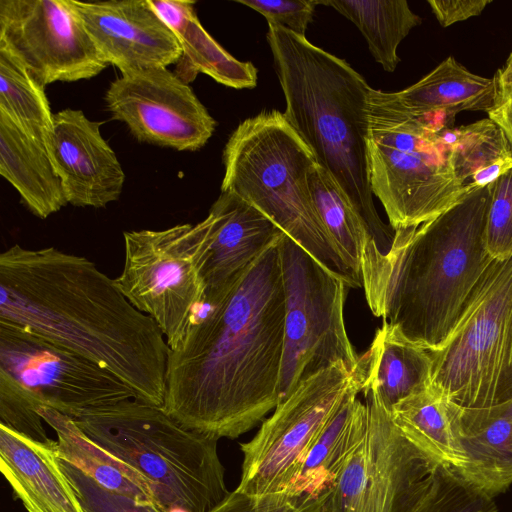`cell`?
I'll list each match as a JSON object with an SVG mask.
<instances>
[{
  "instance_id": "obj_13",
  "label": "cell",
  "mask_w": 512,
  "mask_h": 512,
  "mask_svg": "<svg viewBox=\"0 0 512 512\" xmlns=\"http://www.w3.org/2000/svg\"><path fill=\"white\" fill-rule=\"evenodd\" d=\"M0 370L40 401L73 419L136 398L124 381L100 364L17 326L0 322Z\"/></svg>"
},
{
  "instance_id": "obj_23",
  "label": "cell",
  "mask_w": 512,
  "mask_h": 512,
  "mask_svg": "<svg viewBox=\"0 0 512 512\" xmlns=\"http://www.w3.org/2000/svg\"><path fill=\"white\" fill-rule=\"evenodd\" d=\"M364 359L363 394L373 393L391 411L401 400L432 383L430 351L383 321Z\"/></svg>"
},
{
  "instance_id": "obj_18",
  "label": "cell",
  "mask_w": 512,
  "mask_h": 512,
  "mask_svg": "<svg viewBox=\"0 0 512 512\" xmlns=\"http://www.w3.org/2000/svg\"><path fill=\"white\" fill-rule=\"evenodd\" d=\"M210 243L202 269L203 307L218 304L246 269L283 232L262 212L231 192L211 206Z\"/></svg>"
},
{
  "instance_id": "obj_10",
  "label": "cell",
  "mask_w": 512,
  "mask_h": 512,
  "mask_svg": "<svg viewBox=\"0 0 512 512\" xmlns=\"http://www.w3.org/2000/svg\"><path fill=\"white\" fill-rule=\"evenodd\" d=\"M285 290V339L279 402L302 382L337 363L363 366L344 322L346 283L284 233L279 239Z\"/></svg>"
},
{
  "instance_id": "obj_14",
  "label": "cell",
  "mask_w": 512,
  "mask_h": 512,
  "mask_svg": "<svg viewBox=\"0 0 512 512\" xmlns=\"http://www.w3.org/2000/svg\"><path fill=\"white\" fill-rule=\"evenodd\" d=\"M0 50L44 87L108 66L69 0H0Z\"/></svg>"
},
{
  "instance_id": "obj_3",
  "label": "cell",
  "mask_w": 512,
  "mask_h": 512,
  "mask_svg": "<svg viewBox=\"0 0 512 512\" xmlns=\"http://www.w3.org/2000/svg\"><path fill=\"white\" fill-rule=\"evenodd\" d=\"M492 184L419 226L394 231L387 253L370 243L360 267L372 313L409 341L439 348L494 260L484 232Z\"/></svg>"
},
{
  "instance_id": "obj_30",
  "label": "cell",
  "mask_w": 512,
  "mask_h": 512,
  "mask_svg": "<svg viewBox=\"0 0 512 512\" xmlns=\"http://www.w3.org/2000/svg\"><path fill=\"white\" fill-rule=\"evenodd\" d=\"M181 48L182 56L176 73L185 82L204 73L231 88H254L257 69L250 62H241L225 51L203 28L195 10L185 15L172 28Z\"/></svg>"
},
{
  "instance_id": "obj_11",
  "label": "cell",
  "mask_w": 512,
  "mask_h": 512,
  "mask_svg": "<svg viewBox=\"0 0 512 512\" xmlns=\"http://www.w3.org/2000/svg\"><path fill=\"white\" fill-rule=\"evenodd\" d=\"M364 361L351 372L337 363L302 382L280 401L255 436L240 443V483L248 495L283 492L296 476L307 452L348 392L362 385Z\"/></svg>"
},
{
  "instance_id": "obj_33",
  "label": "cell",
  "mask_w": 512,
  "mask_h": 512,
  "mask_svg": "<svg viewBox=\"0 0 512 512\" xmlns=\"http://www.w3.org/2000/svg\"><path fill=\"white\" fill-rule=\"evenodd\" d=\"M39 406L42 404L30 390L0 370L1 424L34 441L46 443L51 439L37 412Z\"/></svg>"
},
{
  "instance_id": "obj_21",
  "label": "cell",
  "mask_w": 512,
  "mask_h": 512,
  "mask_svg": "<svg viewBox=\"0 0 512 512\" xmlns=\"http://www.w3.org/2000/svg\"><path fill=\"white\" fill-rule=\"evenodd\" d=\"M0 175L16 189L25 206L41 219L68 204L47 148L2 112Z\"/></svg>"
},
{
  "instance_id": "obj_29",
  "label": "cell",
  "mask_w": 512,
  "mask_h": 512,
  "mask_svg": "<svg viewBox=\"0 0 512 512\" xmlns=\"http://www.w3.org/2000/svg\"><path fill=\"white\" fill-rule=\"evenodd\" d=\"M308 182L312 199L329 236L344 262L361 280L364 251L373 242L366 222L324 168L315 164L309 171Z\"/></svg>"
},
{
  "instance_id": "obj_5",
  "label": "cell",
  "mask_w": 512,
  "mask_h": 512,
  "mask_svg": "<svg viewBox=\"0 0 512 512\" xmlns=\"http://www.w3.org/2000/svg\"><path fill=\"white\" fill-rule=\"evenodd\" d=\"M223 164L221 192L250 203L348 287H362L312 199L308 176L316 159L283 113L263 111L241 122L225 145Z\"/></svg>"
},
{
  "instance_id": "obj_8",
  "label": "cell",
  "mask_w": 512,
  "mask_h": 512,
  "mask_svg": "<svg viewBox=\"0 0 512 512\" xmlns=\"http://www.w3.org/2000/svg\"><path fill=\"white\" fill-rule=\"evenodd\" d=\"M432 357V383L463 409L512 400V257L494 259Z\"/></svg>"
},
{
  "instance_id": "obj_4",
  "label": "cell",
  "mask_w": 512,
  "mask_h": 512,
  "mask_svg": "<svg viewBox=\"0 0 512 512\" xmlns=\"http://www.w3.org/2000/svg\"><path fill=\"white\" fill-rule=\"evenodd\" d=\"M267 40L285 97L287 122L328 171L366 222L385 254L394 230L374 204L367 159V97L371 90L350 64L279 26Z\"/></svg>"
},
{
  "instance_id": "obj_26",
  "label": "cell",
  "mask_w": 512,
  "mask_h": 512,
  "mask_svg": "<svg viewBox=\"0 0 512 512\" xmlns=\"http://www.w3.org/2000/svg\"><path fill=\"white\" fill-rule=\"evenodd\" d=\"M460 412L461 407L431 383L398 402L390 414L394 424L413 443L461 473L465 461L456 434Z\"/></svg>"
},
{
  "instance_id": "obj_1",
  "label": "cell",
  "mask_w": 512,
  "mask_h": 512,
  "mask_svg": "<svg viewBox=\"0 0 512 512\" xmlns=\"http://www.w3.org/2000/svg\"><path fill=\"white\" fill-rule=\"evenodd\" d=\"M279 239L170 350L163 408L190 430L234 439L279 403L285 339Z\"/></svg>"
},
{
  "instance_id": "obj_31",
  "label": "cell",
  "mask_w": 512,
  "mask_h": 512,
  "mask_svg": "<svg viewBox=\"0 0 512 512\" xmlns=\"http://www.w3.org/2000/svg\"><path fill=\"white\" fill-rule=\"evenodd\" d=\"M44 88L26 68L0 50V112L48 150L54 114Z\"/></svg>"
},
{
  "instance_id": "obj_40",
  "label": "cell",
  "mask_w": 512,
  "mask_h": 512,
  "mask_svg": "<svg viewBox=\"0 0 512 512\" xmlns=\"http://www.w3.org/2000/svg\"><path fill=\"white\" fill-rule=\"evenodd\" d=\"M502 74L512 75V52L506 61L505 66L498 70Z\"/></svg>"
},
{
  "instance_id": "obj_32",
  "label": "cell",
  "mask_w": 512,
  "mask_h": 512,
  "mask_svg": "<svg viewBox=\"0 0 512 512\" xmlns=\"http://www.w3.org/2000/svg\"><path fill=\"white\" fill-rule=\"evenodd\" d=\"M414 512H497L494 497L452 467L439 463Z\"/></svg>"
},
{
  "instance_id": "obj_24",
  "label": "cell",
  "mask_w": 512,
  "mask_h": 512,
  "mask_svg": "<svg viewBox=\"0 0 512 512\" xmlns=\"http://www.w3.org/2000/svg\"><path fill=\"white\" fill-rule=\"evenodd\" d=\"M37 412L57 434L56 450L65 460L89 475L100 486L162 509L153 484L135 468L89 438L75 420L51 407Z\"/></svg>"
},
{
  "instance_id": "obj_19",
  "label": "cell",
  "mask_w": 512,
  "mask_h": 512,
  "mask_svg": "<svg viewBox=\"0 0 512 512\" xmlns=\"http://www.w3.org/2000/svg\"><path fill=\"white\" fill-rule=\"evenodd\" d=\"M0 470L28 512H85L56 441L37 442L0 423Z\"/></svg>"
},
{
  "instance_id": "obj_36",
  "label": "cell",
  "mask_w": 512,
  "mask_h": 512,
  "mask_svg": "<svg viewBox=\"0 0 512 512\" xmlns=\"http://www.w3.org/2000/svg\"><path fill=\"white\" fill-rule=\"evenodd\" d=\"M59 461L85 512H161L153 505L104 488L73 464Z\"/></svg>"
},
{
  "instance_id": "obj_16",
  "label": "cell",
  "mask_w": 512,
  "mask_h": 512,
  "mask_svg": "<svg viewBox=\"0 0 512 512\" xmlns=\"http://www.w3.org/2000/svg\"><path fill=\"white\" fill-rule=\"evenodd\" d=\"M107 64L121 73L177 63L182 48L148 0H69Z\"/></svg>"
},
{
  "instance_id": "obj_35",
  "label": "cell",
  "mask_w": 512,
  "mask_h": 512,
  "mask_svg": "<svg viewBox=\"0 0 512 512\" xmlns=\"http://www.w3.org/2000/svg\"><path fill=\"white\" fill-rule=\"evenodd\" d=\"M484 242L493 259L512 257V168L492 184Z\"/></svg>"
},
{
  "instance_id": "obj_20",
  "label": "cell",
  "mask_w": 512,
  "mask_h": 512,
  "mask_svg": "<svg viewBox=\"0 0 512 512\" xmlns=\"http://www.w3.org/2000/svg\"><path fill=\"white\" fill-rule=\"evenodd\" d=\"M464 457L460 473L490 496L512 485V400L486 409H463L456 429Z\"/></svg>"
},
{
  "instance_id": "obj_2",
  "label": "cell",
  "mask_w": 512,
  "mask_h": 512,
  "mask_svg": "<svg viewBox=\"0 0 512 512\" xmlns=\"http://www.w3.org/2000/svg\"><path fill=\"white\" fill-rule=\"evenodd\" d=\"M0 322L107 368L163 406L170 347L157 325L83 256L15 244L0 255Z\"/></svg>"
},
{
  "instance_id": "obj_12",
  "label": "cell",
  "mask_w": 512,
  "mask_h": 512,
  "mask_svg": "<svg viewBox=\"0 0 512 512\" xmlns=\"http://www.w3.org/2000/svg\"><path fill=\"white\" fill-rule=\"evenodd\" d=\"M364 396L367 430L331 487L328 512H414L440 462L400 431L375 394Z\"/></svg>"
},
{
  "instance_id": "obj_6",
  "label": "cell",
  "mask_w": 512,
  "mask_h": 512,
  "mask_svg": "<svg viewBox=\"0 0 512 512\" xmlns=\"http://www.w3.org/2000/svg\"><path fill=\"white\" fill-rule=\"evenodd\" d=\"M80 429L145 476L163 512H210L228 495L219 438L190 430L136 398L88 410Z\"/></svg>"
},
{
  "instance_id": "obj_27",
  "label": "cell",
  "mask_w": 512,
  "mask_h": 512,
  "mask_svg": "<svg viewBox=\"0 0 512 512\" xmlns=\"http://www.w3.org/2000/svg\"><path fill=\"white\" fill-rule=\"evenodd\" d=\"M317 3L332 7L354 23L376 62L387 72H393L400 61L399 44L422 22L405 0H317Z\"/></svg>"
},
{
  "instance_id": "obj_38",
  "label": "cell",
  "mask_w": 512,
  "mask_h": 512,
  "mask_svg": "<svg viewBox=\"0 0 512 512\" xmlns=\"http://www.w3.org/2000/svg\"><path fill=\"white\" fill-rule=\"evenodd\" d=\"M427 2L442 27L477 16L491 3L490 0H428Z\"/></svg>"
},
{
  "instance_id": "obj_25",
  "label": "cell",
  "mask_w": 512,
  "mask_h": 512,
  "mask_svg": "<svg viewBox=\"0 0 512 512\" xmlns=\"http://www.w3.org/2000/svg\"><path fill=\"white\" fill-rule=\"evenodd\" d=\"M394 94L415 116L454 117L462 111L488 113L495 105L497 85L494 77L476 75L449 56L418 82Z\"/></svg>"
},
{
  "instance_id": "obj_7",
  "label": "cell",
  "mask_w": 512,
  "mask_h": 512,
  "mask_svg": "<svg viewBox=\"0 0 512 512\" xmlns=\"http://www.w3.org/2000/svg\"><path fill=\"white\" fill-rule=\"evenodd\" d=\"M446 128L430 116L409 113L394 92L369 91V180L394 231L439 216L475 188L456 178Z\"/></svg>"
},
{
  "instance_id": "obj_9",
  "label": "cell",
  "mask_w": 512,
  "mask_h": 512,
  "mask_svg": "<svg viewBox=\"0 0 512 512\" xmlns=\"http://www.w3.org/2000/svg\"><path fill=\"white\" fill-rule=\"evenodd\" d=\"M210 230L207 215L195 225L123 233L124 265L115 281L131 304L157 323L171 350L204 305Z\"/></svg>"
},
{
  "instance_id": "obj_39",
  "label": "cell",
  "mask_w": 512,
  "mask_h": 512,
  "mask_svg": "<svg viewBox=\"0 0 512 512\" xmlns=\"http://www.w3.org/2000/svg\"><path fill=\"white\" fill-rule=\"evenodd\" d=\"M497 94L494 107L487 113L503 131L512 150V75L496 72Z\"/></svg>"
},
{
  "instance_id": "obj_28",
  "label": "cell",
  "mask_w": 512,
  "mask_h": 512,
  "mask_svg": "<svg viewBox=\"0 0 512 512\" xmlns=\"http://www.w3.org/2000/svg\"><path fill=\"white\" fill-rule=\"evenodd\" d=\"M457 180L485 187L512 168V150L501 128L489 117L456 129H445Z\"/></svg>"
},
{
  "instance_id": "obj_37",
  "label": "cell",
  "mask_w": 512,
  "mask_h": 512,
  "mask_svg": "<svg viewBox=\"0 0 512 512\" xmlns=\"http://www.w3.org/2000/svg\"><path fill=\"white\" fill-rule=\"evenodd\" d=\"M259 12L268 25L279 26L298 36H305L312 22L317 0H237Z\"/></svg>"
},
{
  "instance_id": "obj_34",
  "label": "cell",
  "mask_w": 512,
  "mask_h": 512,
  "mask_svg": "<svg viewBox=\"0 0 512 512\" xmlns=\"http://www.w3.org/2000/svg\"><path fill=\"white\" fill-rule=\"evenodd\" d=\"M331 489L319 497L278 492L248 495L234 490L210 512H328Z\"/></svg>"
},
{
  "instance_id": "obj_15",
  "label": "cell",
  "mask_w": 512,
  "mask_h": 512,
  "mask_svg": "<svg viewBox=\"0 0 512 512\" xmlns=\"http://www.w3.org/2000/svg\"><path fill=\"white\" fill-rule=\"evenodd\" d=\"M104 100L114 120L125 123L140 142L177 151H196L216 122L187 82L168 67L121 73Z\"/></svg>"
},
{
  "instance_id": "obj_17",
  "label": "cell",
  "mask_w": 512,
  "mask_h": 512,
  "mask_svg": "<svg viewBox=\"0 0 512 512\" xmlns=\"http://www.w3.org/2000/svg\"><path fill=\"white\" fill-rule=\"evenodd\" d=\"M101 124L76 109L53 116L48 153L67 203L76 207L104 208L123 190L125 173L101 135Z\"/></svg>"
},
{
  "instance_id": "obj_22",
  "label": "cell",
  "mask_w": 512,
  "mask_h": 512,
  "mask_svg": "<svg viewBox=\"0 0 512 512\" xmlns=\"http://www.w3.org/2000/svg\"><path fill=\"white\" fill-rule=\"evenodd\" d=\"M361 390L362 385H357L345 396L285 492L319 497L331 489L367 430L368 408L357 397Z\"/></svg>"
}]
</instances>
